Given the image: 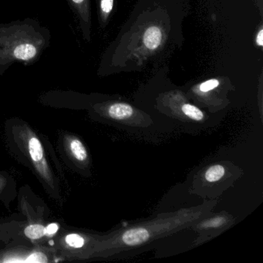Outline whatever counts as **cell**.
<instances>
[{
  "label": "cell",
  "instance_id": "1",
  "mask_svg": "<svg viewBox=\"0 0 263 263\" xmlns=\"http://www.w3.org/2000/svg\"><path fill=\"white\" fill-rule=\"evenodd\" d=\"M51 32L33 18L0 24V78L14 64L39 62L50 47Z\"/></svg>",
  "mask_w": 263,
  "mask_h": 263
},
{
  "label": "cell",
  "instance_id": "2",
  "mask_svg": "<svg viewBox=\"0 0 263 263\" xmlns=\"http://www.w3.org/2000/svg\"><path fill=\"white\" fill-rule=\"evenodd\" d=\"M209 210V208L204 204L120 230L110 241V250L114 253H121L150 244L197 222Z\"/></svg>",
  "mask_w": 263,
  "mask_h": 263
},
{
  "label": "cell",
  "instance_id": "3",
  "mask_svg": "<svg viewBox=\"0 0 263 263\" xmlns=\"http://www.w3.org/2000/svg\"><path fill=\"white\" fill-rule=\"evenodd\" d=\"M70 10L78 19L84 39L90 40L89 0H66Z\"/></svg>",
  "mask_w": 263,
  "mask_h": 263
},
{
  "label": "cell",
  "instance_id": "4",
  "mask_svg": "<svg viewBox=\"0 0 263 263\" xmlns=\"http://www.w3.org/2000/svg\"><path fill=\"white\" fill-rule=\"evenodd\" d=\"M232 222V218L226 214H218L208 219L201 220L195 226L199 232H219Z\"/></svg>",
  "mask_w": 263,
  "mask_h": 263
},
{
  "label": "cell",
  "instance_id": "5",
  "mask_svg": "<svg viewBox=\"0 0 263 263\" xmlns=\"http://www.w3.org/2000/svg\"><path fill=\"white\" fill-rule=\"evenodd\" d=\"M107 116L116 121H132L135 110L132 106L126 103H114L107 107Z\"/></svg>",
  "mask_w": 263,
  "mask_h": 263
},
{
  "label": "cell",
  "instance_id": "6",
  "mask_svg": "<svg viewBox=\"0 0 263 263\" xmlns=\"http://www.w3.org/2000/svg\"><path fill=\"white\" fill-rule=\"evenodd\" d=\"M162 41V33L158 27H151L146 30L144 34V46L149 50H154L158 48Z\"/></svg>",
  "mask_w": 263,
  "mask_h": 263
},
{
  "label": "cell",
  "instance_id": "7",
  "mask_svg": "<svg viewBox=\"0 0 263 263\" xmlns=\"http://www.w3.org/2000/svg\"><path fill=\"white\" fill-rule=\"evenodd\" d=\"M226 167L221 164L209 166L204 172V179L209 183L218 182L226 175Z\"/></svg>",
  "mask_w": 263,
  "mask_h": 263
},
{
  "label": "cell",
  "instance_id": "8",
  "mask_svg": "<svg viewBox=\"0 0 263 263\" xmlns=\"http://www.w3.org/2000/svg\"><path fill=\"white\" fill-rule=\"evenodd\" d=\"M29 153L34 163L42 162L44 160V149L41 141L36 137H32L28 142Z\"/></svg>",
  "mask_w": 263,
  "mask_h": 263
},
{
  "label": "cell",
  "instance_id": "9",
  "mask_svg": "<svg viewBox=\"0 0 263 263\" xmlns=\"http://www.w3.org/2000/svg\"><path fill=\"white\" fill-rule=\"evenodd\" d=\"M69 147H70V151L73 158L81 162L87 161V158H88L87 149L79 139L78 138L72 139L70 141Z\"/></svg>",
  "mask_w": 263,
  "mask_h": 263
},
{
  "label": "cell",
  "instance_id": "10",
  "mask_svg": "<svg viewBox=\"0 0 263 263\" xmlns=\"http://www.w3.org/2000/svg\"><path fill=\"white\" fill-rule=\"evenodd\" d=\"M181 109L183 115L192 121L201 122V121H204V118H205L203 111L192 104L186 103V104H182Z\"/></svg>",
  "mask_w": 263,
  "mask_h": 263
},
{
  "label": "cell",
  "instance_id": "11",
  "mask_svg": "<svg viewBox=\"0 0 263 263\" xmlns=\"http://www.w3.org/2000/svg\"><path fill=\"white\" fill-rule=\"evenodd\" d=\"M24 233L29 238L39 239L44 235H47V230H46V227L42 224H30L26 228Z\"/></svg>",
  "mask_w": 263,
  "mask_h": 263
},
{
  "label": "cell",
  "instance_id": "12",
  "mask_svg": "<svg viewBox=\"0 0 263 263\" xmlns=\"http://www.w3.org/2000/svg\"><path fill=\"white\" fill-rule=\"evenodd\" d=\"M65 241L68 246L75 249L83 247L85 243L84 238L78 234H70L66 237Z\"/></svg>",
  "mask_w": 263,
  "mask_h": 263
},
{
  "label": "cell",
  "instance_id": "13",
  "mask_svg": "<svg viewBox=\"0 0 263 263\" xmlns=\"http://www.w3.org/2000/svg\"><path fill=\"white\" fill-rule=\"evenodd\" d=\"M113 7L114 0H100V12L104 17L111 13Z\"/></svg>",
  "mask_w": 263,
  "mask_h": 263
},
{
  "label": "cell",
  "instance_id": "14",
  "mask_svg": "<svg viewBox=\"0 0 263 263\" xmlns=\"http://www.w3.org/2000/svg\"><path fill=\"white\" fill-rule=\"evenodd\" d=\"M218 85H219V81L218 80H209V81H205L200 85L199 90L200 91L206 93V92L211 91V90L216 88L217 87H218Z\"/></svg>",
  "mask_w": 263,
  "mask_h": 263
},
{
  "label": "cell",
  "instance_id": "15",
  "mask_svg": "<svg viewBox=\"0 0 263 263\" xmlns=\"http://www.w3.org/2000/svg\"><path fill=\"white\" fill-rule=\"evenodd\" d=\"M27 261H29V262H47L48 260L44 254L41 253V252H36V253H33V255H30L27 258Z\"/></svg>",
  "mask_w": 263,
  "mask_h": 263
},
{
  "label": "cell",
  "instance_id": "16",
  "mask_svg": "<svg viewBox=\"0 0 263 263\" xmlns=\"http://www.w3.org/2000/svg\"><path fill=\"white\" fill-rule=\"evenodd\" d=\"M58 229H59V224H56V223H52V224H49L47 227H46L47 235H53L58 232Z\"/></svg>",
  "mask_w": 263,
  "mask_h": 263
},
{
  "label": "cell",
  "instance_id": "17",
  "mask_svg": "<svg viewBox=\"0 0 263 263\" xmlns=\"http://www.w3.org/2000/svg\"><path fill=\"white\" fill-rule=\"evenodd\" d=\"M256 43L259 47H262L263 46V30H260L257 34Z\"/></svg>",
  "mask_w": 263,
  "mask_h": 263
}]
</instances>
